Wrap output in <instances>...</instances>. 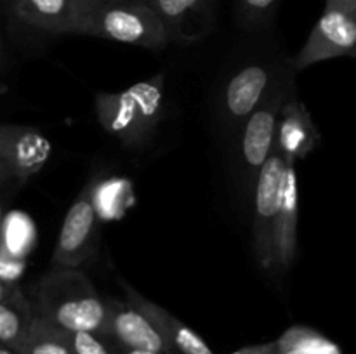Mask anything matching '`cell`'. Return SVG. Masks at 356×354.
Returning <instances> with one entry per match:
<instances>
[{"label": "cell", "instance_id": "16", "mask_svg": "<svg viewBox=\"0 0 356 354\" xmlns=\"http://www.w3.org/2000/svg\"><path fill=\"white\" fill-rule=\"evenodd\" d=\"M35 311L17 288L13 295L0 301V344L17 351L33 321Z\"/></svg>", "mask_w": 356, "mask_h": 354}, {"label": "cell", "instance_id": "34", "mask_svg": "<svg viewBox=\"0 0 356 354\" xmlns=\"http://www.w3.org/2000/svg\"><path fill=\"white\" fill-rule=\"evenodd\" d=\"M170 354H177V353H174V351H172V353H170Z\"/></svg>", "mask_w": 356, "mask_h": 354}, {"label": "cell", "instance_id": "24", "mask_svg": "<svg viewBox=\"0 0 356 354\" xmlns=\"http://www.w3.org/2000/svg\"><path fill=\"white\" fill-rule=\"evenodd\" d=\"M233 354H280V351H278V344L277 340H275V342L256 344V346L242 347V349H238Z\"/></svg>", "mask_w": 356, "mask_h": 354}, {"label": "cell", "instance_id": "33", "mask_svg": "<svg viewBox=\"0 0 356 354\" xmlns=\"http://www.w3.org/2000/svg\"><path fill=\"white\" fill-rule=\"evenodd\" d=\"M0 49H2V40H0Z\"/></svg>", "mask_w": 356, "mask_h": 354}, {"label": "cell", "instance_id": "27", "mask_svg": "<svg viewBox=\"0 0 356 354\" xmlns=\"http://www.w3.org/2000/svg\"><path fill=\"white\" fill-rule=\"evenodd\" d=\"M17 288H19V287H16V285L7 283V281L0 280V301H2V298H7L9 295H13L14 292L17 290Z\"/></svg>", "mask_w": 356, "mask_h": 354}, {"label": "cell", "instance_id": "4", "mask_svg": "<svg viewBox=\"0 0 356 354\" xmlns=\"http://www.w3.org/2000/svg\"><path fill=\"white\" fill-rule=\"evenodd\" d=\"M285 169L287 160L278 149H273L254 183V255L257 264L266 271L275 267V222L280 210Z\"/></svg>", "mask_w": 356, "mask_h": 354}, {"label": "cell", "instance_id": "23", "mask_svg": "<svg viewBox=\"0 0 356 354\" xmlns=\"http://www.w3.org/2000/svg\"><path fill=\"white\" fill-rule=\"evenodd\" d=\"M26 269L24 259H17V257L10 255L9 252L0 246V280L7 281V283H16L21 278V274Z\"/></svg>", "mask_w": 356, "mask_h": 354}, {"label": "cell", "instance_id": "22", "mask_svg": "<svg viewBox=\"0 0 356 354\" xmlns=\"http://www.w3.org/2000/svg\"><path fill=\"white\" fill-rule=\"evenodd\" d=\"M59 332L72 354H111L103 337L87 332H63V330Z\"/></svg>", "mask_w": 356, "mask_h": 354}, {"label": "cell", "instance_id": "10", "mask_svg": "<svg viewBox=\"0 0 356 354\" xmlns=\"http://www.w3.org/2000/svg\"><path fill=\"white\" fill-rule=\"evenodd\" d=\"M106 307L108 318L104 340L129 349L153 351L162 354L172 353L148 318L127 301L106 298Z\"/></svg>", "mask_w": 356, "mask_h": 354}, {"label": "cell", "instance_id": "30", "mask_svg": "<svg viewBox=\"0 0 356 354\" xmlns=\"http://www.w3.org/2000/svg\"><path fill=\"white\" fill-rule=\"evenodd\" d=\"M0 354H17L16 351L10 349V347L3 346V344H0Z\"/></svg>", "mask_w": 356, "mask_h": 354}, {"label": "cell", "instance_id": "5", "mask_svg": "<svg viewBox=\"0 0 356 354\" xmlns=\"http://www.w3.org/2000/svg\"><path fill=\"white\" fill-rule=\"evenodd\" d=\"M292 92L294 90L291 80L287 76H278L266 99L243 121L240 156H242L243 176L249 186L250 184L254 186L261 167L275 149L278 111Z\"/></svg>", "mask_w": 356, "mask_h": 354}, {"label": "cell", "instance_id": "31", "mask_svg": "<svg viewBox=\"0 0 356 354\" xmlns=\"http://www.w3.org/2000/svg\"><path fill=\"white\" fill-rule=\"evenodd\" d=\"M2 222H3V210H2V205H0V229H2Z\"/></svg>", "mask_w": 356, "mask_h": 354}, {"label": "cell", "instance_id": "18", "mask_svg": "<svg viewBox=\"0 0 356 354\" xmlns=\"http://www.w3.org/2000/svg\"><path fill=\"white\" fill-rule=\"evenodd\" d=\"M17 354H72L68 349L66 342L63 340L61 332L38 318L37 314L33 316L30 330H28L26 337L17 347Z\"/></svg>", "mask_w": 356, "mask_h": 354}, {"label": "cell", "instance_id": "11", "mask_svg": "<svg viewBox=\"0 0 356 354\" xmlns=\"http://www.w3.org/2000/svg\"><path fill=\"white\" fill-rule=\"evenodd\" d=\"M320 141L318 128L305 104L292 92L278 111L275 149L289 162L306 158Z\"/></svg>", "mask_w": 356, "mask_h": 354}, {"label": "cell", "instance_id": "9", "mask_svg": "<svg viewBox=\"0 0 356 354\" xmlns=\"http://www.w3.org/2000/svg\"><path fill=\"white\" fill-rule=\"evenodd\" d=\"M52 155L51 141L26 125H0V160L14 179L24 180L37 174Z\"/></svg>", "mask_w": 356, "mask_h": 354}, {"label": "cell", "instance_id": "35", "mask_svg": "<svg viewBox=\"0 0 356 354\" xmlns=\"http://www.w3.org/2000/svg\"><path fill=\"white\" fill-rule=\"evenodd\" d=\"M145 2H148V0H145Z\"/></svg>", "mask_w": 356, "mask_h": 354}, {"label": "cell", "instance_id": "3", "mask_svg": "<svg viewBox=\"0 0 356 354\" xmlns=\"http://www.w3.org/2000/svg\"><path fill=\"white\" fill-rule=\"evenodd\" d=\"M159 51L169 44L162 21L145 0H118L86 7L79 33Z\"/></svg>", "mask_w": 356, "mask_h": 354}, {"label": "cell", "instance_id": "21", "mask_svg": "<svg viewBox=\"0 0 356 354\" xmlns=\"http://www.w3.org/2000/svg\"><path fill=\"white\" fill-rule=\"evenodd\" d=\"M280 0H236V16L242 26L261 28L273 17Z\"/></svg>", "mask_w": 356, "mask_h": 354}, {"label": "cell", "instance_id": "29", "mask_svg": "<svg viewBox=\"0 0 356 354\" xmlns=\"http://www.w3.org/2000/svg\"><path fill=\"white\" fill-rule=\"evenodd\" d=\"M82 3V7H92V6H99V3H110V2H118V0H79Z\"/></svg>", "mask_w": 356, "mask_h": 354}, {"label": "cell", "instance_id": "6", "mask_svg": "<svg viewBox=\"0 0 356 354\" xmlns=\"http://www.w3.org/2000/svg\"><path fill=\"white\" fill-rule=\"evenodd\" d=\"M356 45V10L325 7L306 44L292 59L296 69H306L327 59L353 56Z\"/></svg>", "mask_w": 356, "mask_h": 354}, {"label": "cell", "instance_id": "13", "mask_svg": "<svg viewBox=\"0 0 356 354\" xmlns=\"http://www.w3.org/2000/svg\"><path fill=\"white\" fill-rule=\"evenodd\" d=\"M120 285L124 287L129 304L134 305L138 311H141L148 318V321L162 335V339L165 340L170 351H174L177 354H214L198 333H195L190 326L184 325L176 316L170 314L167 309L155 304L149 298L143 297L139 292H136L124 280H120Z\"/></svg>", "mask_w": 356, "mask_h": 354}, {"label": "cell", "instance_id": "8", "mask_svg": "<svg viewBox=\"0 0 356 354\" xmlns=\"http://www.w3.org/2000/svg\"><path fill=\"white\" fill-rule=\"evenodd\" d=\"M278 76L268 65H247L226 82L221 96V117L228 127H242L249 115L266 99Z\"/></svg>", "mask_w": 356, "mask_h": 354}, {"label": "cell", "instance_id": "12", "mask_svg": "<svg viewBox=\"0 0 356 354\" xmlns=\"http://www.w3.org/2000/svg\"><path fill=\"white\" fill-rule=\"evenodd\" d=\"M169 40L197 42L212 28L214 0H148Z\"/></svg>", "mask_w": 356, "mask_h": 354}, {"label": "cell", "instance_id": "1", "mask_svg": "<svg viewBox=\"0 0 356 354\" xmlns=\"http://www.w3.org/2000/svg\"><path fill=\"white\" fill-rule=\"evenodd\" d=\"M35 314L63 332H106V301L79 267L54 266L37 285Z\"/></svg>", "mask_w": 356, "mask_h": 354}, {"label": "cell", "instance_id": "15", "mask_svg": "<svg viewBox=\"0 0 356 354\" xmlns=\"http://www.w3.org/2000/svg\"><path fill=\"white\" fill-rule=\"evenodd\" d=\"M299 194H298V174L294 162L287 160L284 187H282V201L275 222V267L287 271L292 266L298 252V217H299Z\"/></svg>", "mask_w": 356, "mask_h": 354}, {"label": "cell", "instance_id": "7", "mask_svg": "<svg viewBox=\"0 0 356 354\" xmlns=\"http://www.w3.org/2000/svg\"><path fill=\"white\" fill-rule=\"evenodd\" d=\"M97 224L99 217L90 196V186H87L75 198L63 221L58 243L52 253V266L80 267L86 264L96 245Z\"/></svg>", "mask_w": 356, "mask_h": 354}, {"label": "cell", "instance_id": "2", "mask_svg": "<svg viewBox=\"0 0 356 354\" xmlns=\"http://www.w3.org/2000/svg\"><path fill=\"white\" fill-rule=\"evenodd\" d=\"M163 80H145L122 92L99 94L96 111L108 134L127 146H141L148 141L162 117Z\"/></svg>", "mask_w": 356, "mask_h": 354}, {"label": "cell", "instance_id": "28", "mask_svg": "<svg viewBox=\"0 0 356 354\" xmlns=\"http://www.w3.org/2000/svg\"><path fill=\"white\" fill-rule=\"evenodd\" d=\"M10 179H14L13 174L9 172V169H7V167H6V163H3L2 160H0V186H3V184H6V183H9Z\"/></svg>", "mask_w": 356, "mask_h": 354}, {"label": "cell", "instance_id": "26", "mask_svg": "<svg viewBox=\"0 0 356 354\" xmlns=\"http://www.w3.org/2000/svg\"><path fill=\"white\" fill-rule=\"evenodd\" d=\"M325 7H337V9L356 10V0H325Z\"/></svg>", "mask_w": 356, "mask_h": 354}, {"label": "cell", "instance_id": "19", "mask_svg": "<svg viewBox=\"0 0 356 354\" xmlns=\"http://www.w3.org/2000/svg\"><path fill=\"white\" fill-rule=\"evenodd\" d=\"M278 351H296L299 354H343L339 347L308 326H292L277 340Z\"/></svg>", "mask_w": 356, "mask_h": 354}, {"label": "cell", "instance_id": "17", "mask_svg": "<svg viewBox=\"0 0 356 354\" xmlns=\"http://www.w3.org/2000/svg\"><path fill=\"white\" fill-rule=\"evenodd\" d=\"M37 242V231L28 215L21 212H13L7 219H3L0 229V246L10 255L17 259H24L33 248Z\"/></svg>", "mask_w": 356, "mask_h": 354}, {"label": "cell", "instance_id": "32", "mask_svg": "<svg viewBox=\"0 0 356 354\" xmlns=\"http://www.w3.org/2000/svg\"><path fill=\"white\" fill-rule=\"evenodd\" d=\"M280 354H299V353H296V351H282Z\"/></svg>", "mask_w": 356, "mask_h": 354}, {"label": "cell", "instance_id": "25", "mask_svg": "<svg viewBox=\"0 0 356 354\" xmlns=\"http://www.w3.org/2000/svg\"><path fill=\"white\" fill-rule=\"evenodd\" d=\"M108 347H110L111 354H162V353H153V351H143V349H129V347H122L118 344L108 342Z\"/></svg>", "mask_w": 356, "mask_h": 354}, {"label": "cell", "instance_id": "14", "mask_svg": "<svg viewBox=\"0 0 356 354\" xmlns=\"http://www.w3.org/2000/svg\"><path fill=\"white\" fill-rule=\"evenodd\" d=\"M14 16L47 33H79L83 7L79 0H10Z\"/></svg>", "mask_w": 356, "mask_h": 354}, {"label": "cell", "instance_id": "20", "mask_svg": "<svg viewBox=\"0 0 356 354\" xmlns=\"http://www.w3.org/2000/svg\"><path fill=\"white\" fill-rule=\"evenodd\" d=\"M90 196L97 217L115 219L124 210V198L129 196V187L124 180L110 179L92 186Z\"/></svg>", "mask_w": 356, "mask_h": 354}]
</instances>
